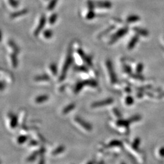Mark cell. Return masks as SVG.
<instances>
[{"label": "cell", "mask_w": 164, "mask_h": 164, "mask_svg": "<svg viewBox=\"0 0 164 164\" xmlns=\"http://www.w3.org/2000/svg\"><path fill=\"white\" fill-rule=\"evenodd\" d=\"M124 71L126 72V73H130L131 72V67L128 66V65H124Z\"/></svg>", "instance_id": "obj_32"}, {"label": "cell", "mask_w": 164, "mask_h": 164, "mask_svg": "<svg viewBox=\"0 0 164 164\" xmlns=\"http://www.w3.org/2000/svg\"><path fill=\"white\" fill-rule=\"evenodd\" d=\"M88 66H76L74 67V70L77 71L87 73L88 72Z\"/></svg>", "instance_id": "obj_22"}, {"label": "cell", "mask_w": 164, "mask_h": 164, "mask_svg": "<svg viewBox=\"0 0 164 164\" xmlns=\"http://www.w3.org/2000/svg\"><path fill=\"white\" fill-rule=\"evenodd\" d=\"M140 20V18L139 16L137 15H130L127 18L126 22L128 23H135L137 21H139Z\"/></svg>", "instance_id": "obj_23"}, {"label": "cell", "mask_w": 164, "mask_h": 164, "mask_svg": "<svg viewBox=\"0 0 164 164\" xmlns=\"http://www.w3.org/2000/svg\"><path fill=\"white\" fill-rule=\"evenodd\" d=\"M49 68H50V70H51V72L53 75L55 76L57 74L58 70H57V65L55 64V63H51V64L50 65Z\"/></svg>", "instance_id": "obj_25"}, {"label": "cell", "mask_w": 164, "mask_h": 164, "mask_svg": "<svg viewBox=\"0 0 164 164\" xmlns=\"http://www.w3.org/2000/svg\"><path fill=\"white\" fill-rule=\"evenodd\" d=\"M139 41V36L138 35H135L134 36L132 39L130 40V43H128V49H133L135 47L136 45L137 44V42Z\"/></svg>", "instance_id": "obj_17"}, {"label": "cell", "mask_w": 164, "mask_h": 164, "mask_svg": "<svg viewBox=\"0 0 164 164\" xmlns=\"http://www.w3.org/2000/svg\"><path fill=\"white\" fill-rule=\"evenodd\" d=\"M111 115L113 116V117L114 118H117V119H119V113L118 111V110L117 109H116V108H113L111 109Z\"/></svg>", "instance_id": "obj_30"}, {"label": "cell", "mask_w": 164, "mask_h": 164, "mask_svg": "<svg viewBox=\"0 0 164 164\" xmlns=\"http://www.w3.org/2000/svg\"><path fill=\"white\" fill-rule=\"evenodd\" d=\"M65 151V147L63 145H60L57 146V148L51 152V155L52 156H57L58 155H60Z\"/></svg>", "instance_id": "obj_15"}, {"label": "cell", "mask_w": 164, "mask_h": 164, "mask_svg": "<svg viewBox=\"0 0 164 164\" xmlns=\"http://www.w3.org/2000/svg\"><path fill=\"white\" fill-rule=\"evenodd\" d=\"M58 1H59V0H51L49 4L47 5V9L48 10H52L55 7Z\"/></svg>", "instance_id": "obj_27"}, {"label": "cell", "mask_w": 164, "mask_h": 164, "mask_svg": "<svg viewBox=\"0 0 164 164\" xmlns=\"http://www.w3.org/2000/svg\"><path fill=\"white\" fill-rule=\"evenodd\" d=\"M134 30L136 32V33H137L139 35H143V36H146V35H148V32L146 30L140 29V28H134Z\"/></svg>", "instance_id": "obj_26"}, {"label": "cell", "mask_w": 164, "mask_h": 164, "mask_svg": "<svg viewBox=\"0 0 164 164\" xmlns=\"http://www.w3.org/2000/svg\"><path fill=\"white\" fill-rule=\"evenodd\" d=\"M96 17V13L94 12V10H89L87 15H86V19L91 20L94 18V17Z\"/></svg>", "instance_id": "obj_29"}, {"label": "cell", "mask_w": 164, "mask_h": 164, "mask_svg": "<svg viewBox=\"0 0 164 164\" xmlns=\"http://www.w3.org/2000/svg\"><path fill=\"white\" fill-rule=\"evenodd\" d=\"M17 54L15 53H13V54H10V59H11V63H12V65L13 66V67L16 68L18 66V59H17Z\"/></svg>", "instance_id": "obj_20"}, {"label": "cell", "mask_w": 164, "mask_h": 164, "mask_svg": "<svg viewBox=\"0 0 164 164\" xmlns=\"http://www.w3.org/2000/svg\"><path fill=\"white\" fill-rule=\"evenodd\" d=\"M44 37L46 39H50L52 38V36L53 35V32L51 29H46L44 30L43 33Z\"/></svg>", "instance_id": "obj_24"}, {"label": "cell", "mask_w": 164, "mask_h": 164, "mask_svg": "<svg viewBox=\"0 0 164 164\" xmlns=\"http://www.w3.org/2000/svg\"><path fill=\"white\" fill-rule=\"evenodd\" d=\"M28 140V137L24 134H22L19 136L17 138V140H16L17 143L19 145H23L25 144Z\"/></svg>", "instance_id": "obj_19"}, {"label": "cell", "mask_w": 164, "mask_h": 164, "mask_svg": "<svg viewBox=\"0 0 164 164\" xmlns=\"http://www.w3.org/2000/svg\"><path fill=\"white\" fill-rule=\"evenodd\" d=\"M73 63V57H72V48L70 46L67 51V54L64 65L63 66L60 76L59 77V82H62L65 79L67 74V72L69 69L71 67Z\"/></svg>", "instance_id": "obj_1"}, {"label": "cell", "mask_w": 164, "mask_h": 164, "mask_svg": "<svg viewBox=\"0 0 164 164\" xmlns=\"http://www.w3.org/2000/svg\"><path fill=\"white\" fill-rule=\"evenodd\" d=\"M9 2L10 6L13 7H17L19 5V3L17 0H9Z\"/></svg>", "instance_id": "obj_31"}, {"label": "cell", "mask_w": 164, "mask_h": 164, "mask_svg": "<svg viewBox=\"0 0 164 164\" xmlns=\"http://www.w3.org/2000/svg\"><path fill=\"white\" fill-rule=\"evenodd\" d=\"M106 66H107V68L108 70L111 83L113 84L117 82V76H116V74L114 71V69L113 67L112 61L109 59L107 60V61H106Z\"/></svg>", "instance_id": "obj_4"}, {"label": "cell", "mask_w": 164, "mask_h": 164, "mask_svg": "<svg viewBox=\"0 0 164 164\" xmlns=\"http://www.w3.org/2000/svg\"><path fill=\"white\" fill-rule=\"evenodd\" d=\"M6 123L9 130H15L19 125L18 117L13 113H9L6 117Z\"/></svg>", "instance_id": "obj_3"}, {"label": "cell", "mask_w": 164, "mask_h": 164, "mask_svg": "<svg viewBox=\"0 0 164 164\" xmlns=\"http://www.w3.org/2000/svg\"><path fill=\"white\" fill-rule=\"evenodd\" d=\"M57 18H58V15H57V14L56 13H54L52 14L51 15V17L49 18V23L51 25L54 24L56 22L57 20Z\"/></svg>", "instance_id": "obj_28"}, {"label": "cell", "mask_w": 164, "mask_h": 164, "mask_svg": "<svg viewBox=\"0 0 164 164\" xmlns=\"http://www.w3.org/2000/svg\"><path fill=\"white\" fill-rule=\"evenodd\" d=\"M38 164H45V158H43V156H41V157L40 159V160H39V162H38Z\"/></svg>", "instance_id": "obj_34"}, {"label": "cell", "mask_w": 164, "mask_h": 164, "mask_svg": "<svg viewBox=\"0 0 164 164\" xmlns=\"http://www.w3.org/2000/svg\"><path fill=\"white\" fill-rule=\"evenodd\" d=\"M95 7L100 9H110L112 7V4L109 1H97L94 2Z\"/></svg>", "instance_id": "obj_9"}, {"label": "cell", "mask_w": 164, "mask_h": 164, "mask_svg": "<svg viewBox=\"0 0 164 164\" xmlns=\"http://www.w3.org/2000/svg\"><path fill=\"white\" fill-rule=\"evenodd\" d=\"M128 31V28H121L119 30H118L114 34H113L111 36V37L110 38V40L109 41V45L114 44L115 42L117 41L120 38L122 37L123 36H124L126 34H127Z\"/></svg>", "instance_id": "obj_5"}, {"label": "cell", "mask_w": 164, "mask_h": 164, "mask_svg": "<svg viewBox=\"0 0 164 164\" xmlns=\"http://www.w3.org/2000/svg\"><path fill=\"white\" fill-rule=\"evenodd\" d=\"M73 122L77 128L83 131V133H91L92 130V127L86 121L83 120L79 116H76L73 119Z\"/></svg>", "instance_id": "obj_2"}, {"label": "cell", "mask_w": 164, "mask_h": 164, "mask_svg": "<svg viewBox=\"0 0 164 164\" xmlns=\"http://www.w3.org/2000/svg\"><path fill=\"white\" fill-rule=\"evenodd\" d=\"M113 99L112 98H108L107 99H105L103 100H100V101L95 102L92 103L91 105V108L96 109V108H101L103 107H107L108 105H110L113 103Z\"/></svg>", "instance_id": "obj_6"}, {"label": "cell", "mask_w": 164, "mask_h": 164, "mask_svg": "<svg viewBox=\"0 0 164 164\" xmlns=\"http://www.w3.org/2000/svg\"><path fill=\"white\" fill-rule=\"evenodd\" d=\"M142 68H143V65L142 64H139L137 66L136 70L137 72H140V71H142Z\"/></svg>", "instance_id": "obj_33"}, {"label": "cell", "mask_w": 164, "mask_h": 164, "mask_svg": "<svg viewBox=\"0 0 164 164\" xmlns=\"http://www.w3.org/2000/svg\"><path fill=\"white\" fill-rule=\"evenodd\" d=\"M28 13V10L27 9H22L21 10H19V11L11 13V15H10V18H16L19 17H21V16H23V15L27 14Z\"/></svg>", "instance_id": "obj_14"}, {"label": "cell", "mask_w": 164, "mask_h": 164, "mask_svg": "<svg viewBox=\"0 0 164 164\" xmlns=\"http://www.w3.org/2000/svg\"><path fill=\"white\" fill-rule=\"evenodd\" d=\"M49 99V96H47V94H42L35 97V99H34V103L37 105L43 104L46 102L47 101H48Z\"/></svg>", "instance_id": "obj_10"}, {"label": "cell", "mask_w": 164, "mask_h": 164, "mask_svg": "<svg viewBox=\"0 0 164 164\" xmlns=\"http://www.w3.org/2000/svg\"><path fill=\"white\" fill-rule=\"evenodd\" d=\"M46 23V16L45 15H43L40 19L38 25L37 26V27H36V28L35 29L34 32V35L35 36H37L41 33L42 30H43V28H45Z\"/></svg>", "instance_id": "obj_8"}, {"label": "cell", "mask_w": 164, "mask_h": 164, "mask_svg": "<svg viewBox=\"0 0 164 164\" xmlns=\"http://www.w3.org/2000/svg\"><path fill=\"white\" fill-rule=\"evenodd\" d=\"M76 107V105L75 103H70L69 105H67V106H66L64 108H63L62 111H61L62 114L66 115L67 113H71V111H72L74 109H75Z\"/></svg>", "instance_id": "obj_11"}, {"label": "cell", "mask_w": 164, "mask_h": 164, "mask_svg": "<svg viewBox=\"0 0 164 164\" xmlns=\"http://www.w3.org/2000/svg\"><path fill=\"white\" fill-rule=\"evenodd\" d=\"M115 26H114V25L109 26V27L108 28L106 29L105 30H103V32H102L100 33V34L98 35V38H100L102 37L103 36H104V35H105L108 34V33H109V32H111L112 30H113L115 29Z\"/></svg>", "instance_id": "obj_21"}, {"label": "cell", "mask_w": 164, "mask_h": 164, "mask_svg": "<svg viewBox=\"0 0 164 164\" xmlns=\"http://www.w3.org/2000/svg\"><path fill=\"white\" fill-rule=\"evenodd\" d=\"M34 80L35 82H49L51 80L50 77L47 74H42L40 76H36L34 78Z\"/></svg>", "instance_id": "obj_13"}, {"label": "cell", "mask_w": 164, "mask_h": 164, "mask_svg": "<svg viewBox=\"0 0 164 164\" xmlns=\"http://www.w3.org/2000/svg\"><path fill=\"white\" fill-rule=\"evenodd\" d=\"M96 164H105L103 161H99L96 162Z\"/></svg>", "instance_id": "obj_37"}, {"label": "cell", "mask_w": 164, "mask_h": 164, "mask_svg": "<svg viewBox=\"0 0 164 164\" xmlns=\"http://www.w3.org/2000/svg\"><path fill=\"white\" fill-rule=\"evenodd\" d=\"M4 87H5V85H4V83L3 81L2 80L1 83V91H3V90Z\"/></svg>", "instance_id": "obj_36"}, {"label": "cell", "mask_w": 164, "mask_h": 164, "mask_svg": "<svg viewBox=\"0 0 164 164\" xmlns=\"http://www.w3.org/2000/svg\"><path fill=\"white\" fill-rule=\"evenodd\" d=\"M78 54L80 55V57L83 60L84 62L86 63V65L88 67H92V57L89 55H87L84 52L83 50L81 48H79L77 51Z\"/></svg>", "instance_id": "obj_7"}, {"label": "cell", "mask_w": 164, "mask_h": 164, "mask_svg": "<svg viewBox=\"0 0 164 164\" xmlns=\"http://www.w3.org/2000/svg\"><path fill=\"white\" fill-rule=\"evenodd\" d=\"M8 45L10 47V48H11L13 50L14 53H15V54H19L20 52V48L18 47V46L17 45H16V43H15V42H13V41L9 40L8 41Z\"/></svg>", "instance_id": "obj_18"}, {"label": "cell", "mask_w": 164, "mask_h": 164, "mask_svg": "<svg viewBox=\"0 0 164 164\" xmlns=\"http://www.w3.org/2000/svg\"><path fill=\"white\" fill-rule=\"evenodd\" d=\"M19 116L18 117V124L20 125H23L24 123L26 117V112L25 110H21V111L19 114Z\"/></svg>", "instance_id": "obj_16"}, {"label": "cell", "mask_w": 164, "mask_h": 164, "mask_svg": "<svg viewBox=\"0 0 164 164\" xmlns=\"http://www.w3.org/2000/svg\"><path fill=\"white\" fill-rule=\"evenodd\" d=\"M85 86V84H84V80L83 81H79L74 86V94H77L80 92L82 89Z\"/></svg>", "instance_id": "obj_12"}, {"label": "cell", "mask_w": 164, "mask_h": 164, "mask_svg": "<svg viewBox=\"0 0 164 164\" xmlns=\"http://www.w3.org/2000/svg\"><path fill=\"white\" fill-rule=\"evenodd\" d=\"M96 161H94V160H90L89 161H88L86 164H96Z\"/></svg>", "instance_id": "obj_35"}]
</instances>
